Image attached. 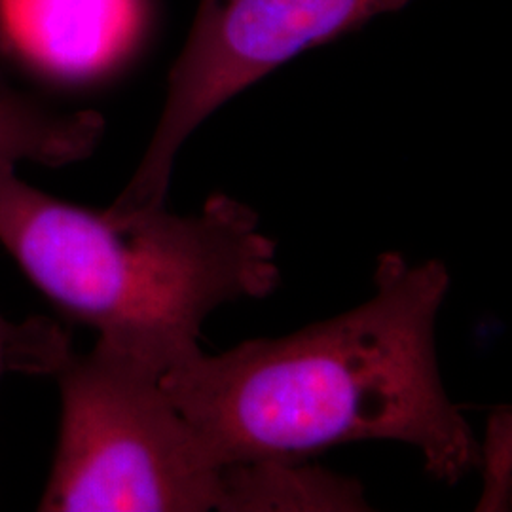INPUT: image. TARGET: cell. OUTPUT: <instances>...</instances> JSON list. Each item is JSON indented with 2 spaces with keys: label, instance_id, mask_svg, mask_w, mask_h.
Listing matches in <instances>:
<instances>
[{
  "label": "cell",
  "instance_id": "cell-1",
  "mask_svg": "<svg viewBox=\"0 0 512 512\" xmlns=\"http://www.w3.org/2000/svg\"><path fill=\"white\" fill-rule=\"evenodd\" d=\"M376 291L355 310L220 355L165 368L162 385L222 467L300 461L330 446L395 440L456 484L480 444L440 380L435 327L450 287L439 260L380 256Z\"/></svg>",
  "mask_w": 512,
  "mask_h": 512
},
{
  "label": "cell",
  "instance_id": "cell-2",
  "mask_svg": "<svg viewBox=\"0 0 512 512\" xmlns=\"http://www.w3.org/2000/svg\"><path fill=\"white\" fill-rule=\"evenodd\" d=\"M0 243L40 293L99 340L169 368L200 351L222 304L279 283L275 243L245 203L217 194L196 215H114L0 171Z\"/></svg>",
  "mask_w": 512,
  "mask_h": 512
},
{
  "label": "cell",
  "instance_id": "cell-3",
  "mask_svg": "<svg viewBox=\"0 0 512 512\" xmlns=\"http://www.w3.org/2000/svg\"><path fill=\"white\" fill-rule=\"evenodd\" d=\"M162 368L97 340L57 370L61 418L46 512H205L222 465L173 404Z\"/></svg>",
  "mask_w": 512,
  "mask_h": 512
},
{
  "label": "cell",
  "instance_id": "cell-4",
  "mask_svg": "<svg viewBox=\"0 0 512 512\" xmlns=\"http://www.w3.org/2000/svg\"><path fill=\"white\" fill-rule=\"evenodd\" d=\"M408 0H200L141 164L110 205L114 215L164 207L184 141L228 99L313 44Z\"/></svg>",
  "mask_w": 512,
  "mask_h": 512
},
{
  "label": "cell",
  "instance_id": "cell-5",
  "mask_svg": "<svg viewBox=\"0 0 512 512\" xmlns=\"http://www.w3.org/2000/svg\"><path fill=\"white\" fill-rule=\"evenodd\" d=\"M145 0H0V38L23 61L63 80L116 67L137 46Z\"/></svg>",
  "mask_w": 512,
  "mask_h": 512
},
{
  "label": "cell",
  "instance_id": "cell-6",
  "mask_svg": "<svg viewBox=\"0 0 512 512\" xmlns=\"http://www.w3.org/2000/svg\"><path fill=\"white\" fill-rule=\"evenodd\" d=\"M355 480L291 459L232 463L222 469L219 511H366Z\"/></svg>",
  "mask_w": 512,
  "mask_h": 512
},
{
  "label": "cell",
  "instance_id": "cell-7",
  "mask_svg": "<svg viewBox=\"0 0 512 512\" xmlns=\"http://www.w3.org/2000/svg\"><path fill=\"white\" fill-rule=\"evenodd\" d=\"M105 120L92 110L59 112L10 86L0 74V171L19 162L48 167L92 156Z\"/></svg>",
  "mask_w": 512,
  "mask_h": 512
},
{
  "label": "cell",
  "instance_id": "cell-8",
  "mask_svg": "<svg viewBox=\"0 0 512 512\" xmlns=\"http://www.w3.org/2000/svg\"><path fill=\"white\" fill-rule=\"evenodd\" d=\"M71 353L69 334L54 321H10L0 313V380L10 372L55 376Z\"/></svg>",
  "mask_w": 512,
  "mask_h": 512
},
{
  "label": "cell",
  "instance_id": "cell-9",
  "mask_svg": "<svg viewBox=\"0 0 512 512\" xmlns=\"http://www.w3.org/2000/svg\"><path fill=\"white\" fill-rule=\"evenodd\" d=\"M484 465V495L480 511L505 509L511 492V414L497 412L488 425V439L480 448V463Z\"/></svg>",
  "mask_w": 512,
  "mask_h": 512
}]
</instances>
